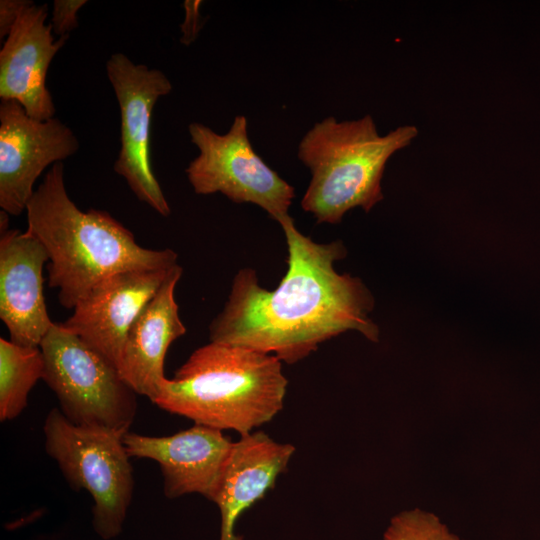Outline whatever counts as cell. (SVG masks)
<instances>
[{"mask_svg": "<svg viewBox=\"0 0 540 540\" xmlns=\"http://www.w3.org/2000/svg\"><path fill=\"white\" fill-rule=\"evenodd\" d=\"M279 224L288 248L287 273L274 290H266L255 270L240 269L223 310L209 326L210 342L272 354L287 364L349 330L377 342L379 330L369 317L372 294L359 278L334 267L347 254L343 243L314 242L290 215Z\"/></svg>", "mask_w": 540, "mask_h": 540, "instance_id": "1", "label": "cell"}, {"mask_svg": "<svg viewBox=\"0 0 540 540\" xmlns=\"http://www.w3.org/2000/svg\"><path fill=\"white\" fill-rule=\"evenodd\" d=\"M123 443L130 457L159 464L167 498L197 493L213 502L234 442L221 430L194 424L164 437L128 431Z\"/></svg>", "mask_w": 540, "mask_h": 540, "instance_id": "10", "label": "cell"}, {"mask_svg": "<svg viewBox=\"0 0 540 540\" xmlns=\"http://www.w3.org/2000/svg\"><path fill=\"white\" fill-rule=\"evenodd\" d=\"M172 267L125 271L104 279L62 324L117 368L128 330Z\"/></svg>", "mask_w": 540, "mask_h": 540, "instance_id": "11", "label": "cell"}, {"mask_svg": "<svg viewBox=\"0 0 540 540\" xmlns=\"http://www.w3.org/2000/svg\"><path fill=\"white\" fill-rule=\"evenodd\" d=\"M33 2L29 0L0 1V39L7 38L22 12Z\"/></svg>", "mask_w": 540, "mask_h": 540, "instance_id": "20", "label": "cell"}, {"mask_svg": "<svg viewBox=\"0 0 540 540\" xmlns=\"http://www.w3.org/2000/svg\"><path fill=\"white\" fill-rule=\"evenodd\" d=\"M40 347H27L0 338V421L18 417L27 407L28 395L43 379Z\"/></svg>", "mask_w": 540, "mask_h": 540, "instance_id": "16", "label": "cell"}, {"mask_svg": "<svg viewBox=\"0 0 540 540\" xmlns=\"http://www.w3.org/2000/svg\"><path fill=\"white\" fill-rule=\"evenodd\" d=\"M43 379L55 393L60 411L73 424L130 431L137 393L118 369L62 323L43 338Z\"/></svg>", "mask_w": 540, "mask_h": 540, "instance_id": "6", "label": "cell"}, {"mask_svg": "<svg viewBox=\"0 0 540 540\" xmlns=\"http://www.w3.org/2000/svg\"><path fill=\"white\" fill-rule=\"evenodd\" d=\"M48 253L28 230L9 229L0 238V318L10 341L40 347L54 325L43 293V267Z\"/></svg>", "mask_w": 540, "mask_h": 540, "instance_id": "12", "label": "cell"}, {"mask_svg": "<svg viewBox=\"0 0 540 540\" xmlns=\"http://www.w3.org/2000/svg\"><path fill=\"white\" fill-rule=\"evenodd\" d=\"M45 450L75 490L93 499V528L105 540L120 534L134 491L133 467L124 432L70 422L59 408L43 425ZM127 433V432H126Z\"/></svg>", "mask_w": 540, "mask_h": 540, "instance_id": "5", "label": "cell"}, {"mask_svg": "<svg viewBox=\"0 0 540 540\" xmlns=\"http://www.w3.org/2000/svg\"><path fill=\"white\" fill-rule=\"evenodd\" d=\"M413 125L380 135L373 118L315 123L298 145V159L311 173L301 200L318 223L336 224L355 207L370 211L383 199L381 180L389 158L417 136Z\"/></svg>", "mask_w": 540, "mask_h": 540, "instance_id": "4", "label": "cell"}, {"mask_svg": "<svg viewBox=\"0 0 540 540\" xmlns=\"http://www.w3.org/2000/svg\"><path fill=\"white\" fill-rule=\"evenodd\" d=\"M25 211L26 230L49 256V287L58 289L59 302L67 309H74L93 287L114 274L177 264L175 251L142 247L109 212L80 210L66 191L62 162L51 166Z\"/></svg>", "mask_w": 540, "mask_h": 540, "instance_id": "2", "label": "cell"}, {"mask_svg": "<svg viewBox=\"0 0 540 540\" xmlns=\"http://www.w3.org/2000/svg\"><path fill=\"white\" fill-rule=\"evenodd\" d=\"M86 3V0H54L49 23L53 34L58 38L69 36L78 27V11Z\"/></svg>", "mask_w": 540, "mask_h": 540, "instance_id": "18", "label": "cell"}, {"mask_svg": "<svg viewBox=\"0 0 540 540\" xmlns=\"http://www.w3.org/2000/svg\"><path fill=\"white\" fill-rule=\"evenodd\" d=\"M106 72L121 119V146L114 171L140 201L169 216V203L151 167L150 132L153 108L159 98L172 91V83L161 70L135 64L123 53L109 57Z\"/></svg>", "mask_w": 540, "mask_h": 540, "instance_id": "8", "label": "cell"}, {"mask_svg": "<svg viewBox=\"0 0 540 540\" xmlns=\"http://www.w3.org/2000/svg\"><path fill=\"white\" fill-rule=\"evenodd\" d=\"M79 149L72 129L53 117H30L16 101L0 104V207L20 215L32 198L34 184L49 165Z\"/></svg>", "mask_w": 540, "mask_h": 540, "instance_id": "9", "label": "cell"}, {"mask_svg": "<svg viewBox=\"0 0 540 540\" xmlns=\"http://www.w3.org/2000/svg\"><path fill=\"white\" fill-rule=\"evenodd\" d=\"M183 269L177 263L132 323L125 338L117 369L123 380L151 401L163 382L169 346L186 333L175 300Z\"/></svg>", "mask_w": 540, "mask_h": 540, "instance_id": "14", "label": "cell"}, {"mask_svg": "<svg viewBox=\"0 0 540 540\" xmlns=\"http://www.w3.org/2000/svg\"><path fill=\"white\" fill-rule=\"evenodd\" d=\"M48 5L34 2L20 15L0 50V98L16 101L37 120L54 117L46 86L49 66L69 36L54 39Z\"/></svg>", "mask_w": 540, "mask_h": 540, "instance_id": "13", "label": "cell"}, {"mask_svg": "<svg viewBox=\"0 0 540 540\" xmlns=\"http://www.w3.org/2000/svg\"><path fill=\"white\" fill-rule=\"evenodd\" d=\"M188 132L199 150L185 170L195 193H221L234 203L257 205L278 223L289 216L295 189L255 152L245 116H235L225 134L198 122L189 124Z\"/></svg>", "mask_w": 540, "mask_h": 540, "instance_id": "7", "label": "cell"}, {"mask_svg": "<svg viewBox=\"0 0 540 540\" xmlns=\"http://www.w3.org/2000/svg\"><path fill=\"white\" fill-rule=\"evenodd\" d=\"M202 2L199 0H186L183 7L185 10V18L180 26L181 38L180 42L183 45H190L198 37L199 31L203 25V20L200 15V7Z\"/></svg>", "mask_w": 540, "mask_h": 540, "instance_id": "19", "label": "cell"}, {"mask_svg": "<svg viewBox=\"0 0 540 540\" xmlns=\"http://www.w3.org/2000/svg\"><path fill=\"white\" fill-rule=\"evenodd\" d=\"M294 452L292 444L276 442L262 431L233 443L213 500L221 516L219 540H243L234 531L239 517L275 486Z\"/></svg>", "mask_w": 540, "mask_h": 540, "instance_id": "15", "label": "cell"}, {"mask_svg": "<svg viewBox=\"0 0 540 540\" xmlns=\"http://www.w3.org/2000/svg\"><path fill=\"white\" fill-rule=\"evenodd\" d=\"M282 361L254 349L210 342L166 379L152 402L195 424L246 435L283 408Z\"/></svg>", "mask_w": 540, "mask_h": 540, "instance_id": "3", "label": "cell"}, {"mask_svg": "<svg viewBox=\"0 0 540 540\" xmlns=\"http://www.w3.org/2000/svg\"><path fill=\"white\" fill-rule=\"evenodd\" d=\"M383 540H461L433 513L413 509L391 518Z\"/></svg>", "mask_w": 540, "mask_h": 540, "instance_id": "17", "label": "cell"}]
</instances>
